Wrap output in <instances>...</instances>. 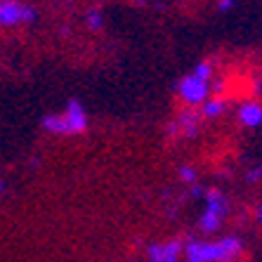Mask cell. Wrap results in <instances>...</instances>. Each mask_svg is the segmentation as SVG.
<instances>
[{"instance_id": "6da1fadb", "label": "cell", "mask_w": 262, "mask_h": 262, "mask_svg": "<svg viewBox=\"0 0 262 262\" xmlns=\"http://www.w3.org/2000/svg\"><path fill=\"white\" fill-rule=\"evenodd\" d=\"M244 253V238L225 234L220 238H187L184 262H227Z\"/></svg>"}, {"instance_id": "7a4b0ae2", "label": "cell", "mask_w": 262, "mask_h": 262, "mask_svg": "<svg viewBox=\"0 0 262 262\" xmlns=\"http://www.w3.org/2000/svg\"><path fill=\"white\" fill-rule=\"evenodd\" d=\"M40 128L50 135H83L90 128V116H88L85 104L80 99L71 97L59 114H45L40 118Z\"/></svg>"}, {"instance_id": "3957f363", "label": "cell", "mask_w": 262, "mask_h": 262, "mask_svg": "<svg viewBox=\"0 0 262 262\" xmlns=\"http://www.w3.org/2000/svg\"><path fill=\"white\" fill-rule=\"evenodd\" d=\"M175 92L180 102L187 104L189 109H196V106H203L208 99L213 97V80H206L201 76H196L194 71H189L177 80Z\"/></svg>"}, {"instance_id": "277c9868", "label": "cell", "mask_w": 262, "mask_h": 262, "mask_svg": "<svg viewBox=\"0 0 262 262\" xmlns=\"http://www.w3.org/2000/svg\"><path fill=\"white\" fill-rule=\"evenodd\" d=\"M203 203H206V208H203L201 217H199V229L206 236H210L222 227V220L227 215V196L220 189H215V187H208Z\"/></svg>"}, {"instance_id": "5b68a950", "label": "cell", "mask_w": 262, "mask_h": 262, "mask_svg": "<svg viewBox=\"0 0 262 262\" xmlns=\"http://www.w3.org/2000/svg\"><path fill=\"white\" fill-rule=\"evenodd\" d=\"M36 7L26 5L24 0H0V26L3 29L31 24V21H36Z\"/></svg>"}, {"instance_id": "8992f818", "label": "cell", "mask_w": 262, "mask_h": 262, "mask_svg": "<svg viewBox=\"0 0 262 262\" xmlns=\"http://www.w3.org/2000/svg\"><path fill=\"white\" fill-rule=\"evenodd\" d=\"M146 262H180L184 257V238L154 241L144 250Z\"/></svg>"}, {"instance_id": "52a82bcc", "label": "cell", "mask_w": 262, "mask_h": 262, "mask_svg": "<svg viewBox=\"0 0 262 262\" xmlns=\"http://www.w3.org/2000/svg\"><path fill=\"white\" fill-rule=\"evenodd\" d=\"M201 111H182L175 121L168 125V135L175 137V135H182V137H194L199 133V125H201Z\"/></svg>"}, {"instance_id": "ba28073f", "label": "cell", "mask_w": 262, "mask_h": 262, "mask_svg": "<svg viewBox=\"0 0 262 262\" xmlns=\"http://www.w3.org/2000/svg\"><path fill=\"white\" fill-rule=\"evenodd\" d=\"M236 121L248 130H255L262 125V104L257 99H246L236 106Z\"/></svg>"}, {"instance_id": "9c48e42d", "label": "cell", "mask_w": 262, "mask_h": 262, "mask_svg": "<svg viewBox=\"0 0 262 262\" xmlns=\"http://www.w3.org/2000/svg\"><path fill=\"white\" fill-rule=\"evenodd\" d=\"M229 109V102L222 97H210L206 104L201 106V116L206 118V121H213V118H220L225 111Z\"/></svg>"}, {"instance_id": "30bf717a", "label": "cell", "mask_w": 262, "mask_h": 262, "mask_svg": "<svg viewBox=\"0 0 262 262\" xmlns=\"http://www.w3.org/2000/svg\"><path fill=\"white\" fill-rule=\"evenodd\" d=\"M85 24H88V29L90 31H102L104 29V12L102 10H88L85 12Z\"/></svg>"}, {"instance_id": "8fae6325", "label": "cell", "mask_w": 262, "mask_h": 262, "mask_svg": "<svg viewBox=\"0 0 262 262\" xmlns=\"http://www.w3.org/2000/svg\"><path fill=\"white\" fill-rule=\"evenodd\" d=\"M191 71L196 73V76H201V78H206V80H213V76H215V67H213V61H208V59H203V61H199Z\"/></svg>"}, {"instance_id": "7c38bea8", "label": "cell", "mask_w": 262, "mask_h": 262, "mask_svg": "<svg viewBox=\"0 0 262 262\" xmlns=\"http://www.w3.org/2000/svg\"><path fill=\"white\" fill-rule=\"evenodd\" d=\"M196 177H199V172H196L194 165H180V180L184 184H196Z\"/></svg>"}, {"instance_id": "4fadbf2b", "label": "cell", "mask_w": 262, "mask_h": 262, "mask_svg": "<svg viewBox=\"0 0 262 262\" xmlns=\"http://www.w3.org/2000/svg\"><path fill=\"white\" fill-rule=\"evenodd\" d=\"M257 180H262V165H255L250 172H246V182H257Z\"/></svg>"}, {"instance_id": "5bb4252c", "label": "cell", "mask_w": 262, "mask_h": 262, "mask_svg": "<svg viewBox=\"0 0 262 262\" xmlns=\"http://www.w3.org/2000/svg\"><path fill=\"white\" fill-rule=\"evenodd\" d=\"M234 7V0H217V10L220 12H229Z\"/></svg>"}, {"instance_id": "9a60e30c", "label": "cell", "mask_w": 262, "mask_h": 262, "mask_svg": "<svg viewBox=\"0 0 262 262\" xmlns=\"http://www.w3.org/2000/svg\"><path fill=\"white\" fill-rule=\"evenodd\" d=\"M191 196H194V199H201V196H206V189H201L199 184H191Z\"/></svg>"}, {"instance_id": "2e32d148", "label": "cell", "mask_w": 262, "mask_h": 262, "mask_svg": "<svg viewBox=\"0 0 262 262\" xmlns=\"http://www.w3.org/2000/svg\"><path fill=\"white\" fill-rule=\"evenodd\" d=\"M255 220L262 225V203H257V208H255Z\"/></svg>"}, {"instance_id": "e0dca14e", "label": "cell", "mask_w": 262, "mask_h": 262, "mask_svg": "<svg viewBox=\"0 0 262 262\" xmlns=\"http://www.w3.org/2000/svg\"><path fill=\"white\" fill-rule=\"evenodd\" d=\"M227 262H236V260H227Z\"/></svg>"}]
</instances>
